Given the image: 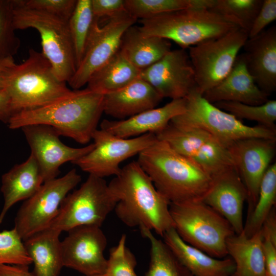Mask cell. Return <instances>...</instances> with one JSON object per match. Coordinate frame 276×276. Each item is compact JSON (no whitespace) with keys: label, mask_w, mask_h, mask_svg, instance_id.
I'll use <instances>...</instances> for the list:
<instances>
[{"label":"cell","mask_w":276,"mask_h":276,"mask_svg":"<svg viewBox=\"0 0 276 276\" xmlns=\"http://www.w3.org/2000/svg\"><path fill=\"white\" fill-rule=\"evenodd\" d=\"M108 185L117 200L115 213L126 225L153 231L162 237L174 228L170 202L137 161L121 168Z\"/></svg>","instance_id":"cell-1"},{"label":"cell","mask_w":276,"mask_h":276,"mask_svg":"<svg viewBox=\"0 0 276 276\" xmlns=\"http://www.w3.org/2000/svg\"><path fill=\"white\" fill-rule=\"evenodd\" d=\"M103 97L87 87L73 90L49 104L15 113L7 125L10 129L33 124L49 125L60 136L86 144L92 140L103 113Z\"/></svg>","instance_id":"cell-2"},{"label":"cell","mask_w":276,"mask_h":276,"mask_svg":"<svg viewBox=\"0 0 276 276\" xmlns=\"http://www.w3.org/2000/svg\"><path fill=\"white\" fill-rule=\"evenodd\" d=\"M138 155L137 162L170 203L202 200L212 185L209 174L163 141Z\"/></svg>","instance_id":"cell-3"},{"label":"cell","mask_w":276,"mask_h":276,"mask_svg":"<svg viewBox=\"0 0 276 276\" xmlns=\"http://www.w3.org/2000/svg\"><path fill=\"white\" fill-rule=\"evenodd\" d=\"M4 89L9 97L13 114L47 105L72 91L66 82L58 78L44 55L33 49L29 50L26 60L15 64Z\"/></svg>","instance_id":"cell-4"},{"label":"cell","mask_w":276,"mask_h":276,"mask_svg":"<svg viewBox=\"0 0 276 276\" xmlns=\"http://www.w3.org/2000/svg\"><path fill=\"white\" fill-rule=\"evenodd\" d=\"M176 232L187 244L217 259L226 257L227 240L235 234L227 220L202 200L171 203Z\"/></svg>","instance_id":"cell-5"},{"label":"cell","mask_w":276,"mask_h":276,"mask_svg":"<svg viewBox=\"0 0 276 276\" xmlns=\"http://www.w3.org/2000/svg\"><path fill=\"white\" fill-rule=\"evenodd\" d=\"M138 27L147 36L172 40L185 49L222 36L239 28L207 9H187L140 20Z\"/></svg>","instance_id":"cell-6"},{"label":"cell","mask_w":276,"mask_h":276,"mask_svg":"<svg viewBox=\"0 0 276 276\" xmlns=\"http://www.w3.org/2000/svg\"><path fill=\"white\" fill-rule=\"evenodd\" d=\"M185 112L170 123L178 127H196L208 132L226 146L249 138L276 140V129L259 125L249 126L209 102L197 87L185 98Z\"/></svg>","instance_id":"cell-7"},{"label":"cell","mask_w":276,"mask_h":276,"mask_svg":"<svg viewBox=\"0 0 276 276\" xmlns=\"http://www.w3.org/2000/svg\"><path fill=\"white\" fill-rule=\"evenodd\" d=\"M16 30L32 28L39 34L41 53L50 61L58 78L66 83L76 70V63L68 21L28 9L12 0Z\"/></svg>","instance_id":"cell-8"},{"label":"cell","mask_w":276,"mask_h":276,"mask_svg":"<svg viewBox=\"0 0 276 276\" xmlns=\"http://www.w3.org/2000/svg\"><path fill=\"white\" fill-rule=\"evenodd\" d=\"M116 203L105 180L89 175L79 188L64 198L49 227L62 233L81 225L101 227Z\"/></svg>","instance_id":"cell-9"},{"label":"cell","mask_w":276,"mask_h":276,"mask_svg":"<svg viewBox=\"0 0 276 276\" xmlns=\"http://www.w3.org/2000/svg\"><path fill=\"white\" fill-rule=\"evenodd\" d=\"M248 39V33L237 28L222 36L189 48L197 88L202 95L227 75Z\"/></svg>","instance_id":"cell-10"},{"label":"cell","mask_w":276,"mask_h":276,"mask_svg":"<svg viewBox=\"0 0 276 276\" xmlns=\"http://www.w3.org/2000/svg\"><path fill=\"white\" fill-rule=\"evenodd\" d=\"M155 135L198 165L212 178L235 168L227 146L205 130L178 127L169 123Z\"/></svg>","instance_id":"cell-11"},{"label":"cell","mask_w":276,"mask_h":276,"mask_svg":"<svg viewBox=\"0 0 276 276\" xmlns=\"http://www.w3.org/2000/svg\"><path fill=\"white\" fill-rule=\"evenodd\" d=\"M81 180V175L72 169L61 177L44 182L25 200L16 214L14 227L23 241L49 227L64 198Z\"/></svg>","instance_id":"cell-12"},{"label":"cell","mask_w":276,"mask_h":276,"mask_svg":"<svg viewBox=\"0 0 276 276\" xmlns=\"http://www.w3.org/2000/svg\"><path fill=\"white\" fill-rule=\"evenodd\" d=\"M94 147L88 153L72 163L89 175L103 178L117 175L124 160L150 147L157 140L155 134L148 133L129 139L117 137L101 129L92 136Z\"/></svg>","instance_id":"cell-13"},{"label":"cell","mask_w":276,"mask_h":276,"mask_svg":"<svg viewBox=\"0 0 276 276\" xmlns=\"http://www.w3.org/2000/svg\"><path fill=\"white\" fill-rule=\"evenodd\" d=\"M137 20L126 10L102 27L95 18L82 60L67 82L72 88L80 89L86 84L91 75L119 51L124 32Z\"/></svg>","instance_id":"cell-14"},{"label":"cell","mask_w":276,"mask_h":276,"mask_svg":"<svg viewBox=\"0 0 276 276\" xmlns=\"http://www.w3.org/2000/svg\"><path fill=\"white\" fill-rule=\"evenodd\" d=\"M275 142L276 140L249 138L234 142L227 147L247 192V217L257 202L261 181L275 154Z\"/></svg>","instance_id":"cell-15"},{"label":"cell","mask_w":276,"mask_h":276,"mask_svg":"<svg viewBox=\"0 0 276 276\" xmlns=\"http://www.w3.org/2000/svg\"><path fill=\"white\" fill-rule=\"evenodd\" d=\"M67 232L61 241L63 267L84 275L105 273L107 259L104 252L107 241L101 227L81 225Z\"/></svg>","instance_id":"cell-16"},{"label":"cell","mask_w":276,"mask_h":276,"mask_svg":"<svg viewBox=\"0 0 276 276\" xmlns=\"http://www.w3.org/2000/svg\"><path fill=\"white\" fill-rule=\"evenodd\" d=\"M41 170L44 182L57 178L64 164L73 163L90 152L93 143L80 148L63 144L59 134L51 126L33 124L21 128Z\"/></svg>","instance_id":"cell-17"},{"label":"cell","mask_w":276,"mask_h":276,"mask_svg":"<svg viewBox=\"0 0 276 276\" xmlns=\"http://www.w3.org/2000/svg\"><path fill=\"white\" fill-rule=\"evenodd\" d=\"M140 78L162 97L186 98L197 87L195 73L185 49L171 50L159 60L141 71Z\"/></svg>","instance_id":"cell-18"},{"label":"cell","mask_w":276,"mask_h":276,"mask_svg":"<svg viewBox=\"0 0 276 276\" xmlns=\"http://www.w3.org/2000/svg\"><path fill=\"white\" fill-rule=\"evenodd\" d=\"M212 185L202 201L219 213L236 234L243 231V209L247 200L245 187L235 168L212 178Z\"/></svg>","instance_id":"cell-19"},{"label":"cell","mask_w":276,"mask_h":276,"mask_svg":"<svg viewBox=\"0 0 276 276\" xmlns=\"http://www.w3.org/2000/svg\"><path fill=\"white\" fill-rule=\"evenodd\" d=\"M243 48L249 73L259 88L269 96L276 90V27L248 38Z\"/></svg>","instance_id":"cell-20"},{"label":"cell","mask_w":276,"mask_h":276,"mask_svg":"<svg viewBox=\"0 0 276 276\" xmlns=\"http://www.w3.org/2000/svg\"><path fill=\"white\" fill-rule=\"evenodd\" d=\"M186 99L172 100L164 106L149 109L121 120H103L100 129L123 139L155 134L163 130L174 117L186 110Z\"/></svg>","instance_id":"cell-21"},{"label":"cell","mask_w":276,"mask_h":276,"mask_svg":"<svg viewBox=\"0 0 276 276\" xmlns=\"http://www.w3.org/2000/svg\"><path fill=\"white\" fill-rule=\"evenodd\" d=\"M209 102H240L260 105L266 102L268 95L261 90L249 73L243 54H238L227 75L217 85L203 94Z\"/></svg>","instance_id":"cell-22"},{"label":"cell","mask_w":276,"mask_h":276,"mask_svg":"<svg viewBox=\"0 0 276 276\" xmlns=\"http://www.w3.org/2000/svg\"><path fill=\"white\" fill-rule=\"evenodd\" d=\"M162 97L140 77L124 87L104 95L103 112L119 120L155 108Z\"/></svg>","instance_id":"cell-23"},{"label":"cell","mask_w":276,"mask_h":276,"mask_svg":"<svg viewBox=\"0 0 276 276\" xmlns=\"http://www.w3.org/2000/svg\"><path fill=\"white\" fill-rule=\"evenodd\" d=\"M163 241L193 276H232L235 265L231 258H213L187 244L174 228L163 236Z\"/></svg>","instance_id":"cell-24"},{"label":"cell","mask_w":276,"mask_h":276,"mask_svg":"<svg viewBox=\"0 0 276 276\" xmlns=\"http://www.w3.org/2000/svg\"><path fill=\"white\" fill-rule=\"evenodd\" d=\"M43 182L40 168L31 154L26 161L5 173L1 178V191L4 201L0 213V224L13 205L30 198Z\"/></svg>","instance_id":"cell-25"},{"label":"cell","mask_w":276,"mask_h":276,"mask_svg":"<svg viewBox=\"0 0 276 276\" xmlns=\"http://www.w3.org/2000/svg\"><path fill=\"white\" fill-rule=\"evenodd\" d=\"M61 232L51 227L38 232L23 241L34 265L35 276H59L63 267Z\"/></svg>","instance_id":"cell-26"},{"label":"cell","mask_w":276,"mask_h":276,"mask_svg":"<svg viewBox=\"0 0 276 276\" xmlns=\"http://www.w3.org/2000/svg\"><path fill=\"white\" fill-rule=\"evenodd\" d=\"M170 40L143 34L138 27H129L124 33L119 51L140 71L153 64L171 50Z\"/></svg>","instance_id":"cell-27"},{"label":"cell","mask_w":276,"mask_h":276,"mask_svg":"<svg viewBox=\"0 0 276 276\" xmlns=\"http://www.w3.org/2000/svg\"><path fill=\"white\" fill-rule=\"evenodd\" d=\"M261 229L250 237L243 232L226 241V249L235 265L232 276H266Z\"/></svg>","instance_id":"cell-28"},{"label":"cell","mask_w":276,"mask_h":276,"mask_svg":"<svg viewBox=\"0 0 276 276\" xmlns=\"http://www.w3.org/2000/svg\"><path fill=\"white\" fill-rule=\"evenodd\" d=\"M140 72L119 50L108 61L91 75L87 83V87L104 95L129 84L140 77Z\"/></svg>","instance_id":"cell-29"},{"label":"cell","mask_w":276,"mask_h":276,"mask_svg":"<svg viewBox=\"0 0 276 276\" xmlns=\"http://www.w3.org/2000/svg\"><path fill=\"white\" fill-rule=\"evenodd\" d=\"M150 244L149 268L145 276H193L165 243L154 236L151 231L140 229Z\"/></svg>","instance_id":"cell-30"},{"label":"cell","mask_w":276,"mask_h":276,"mask_svg":"<svg viewBox=\"0 0 276 276\" xmlns=\"http://www.w3.org/2000/svg\"><path fill=\"white\" fill-rule=\"evenodd\" d=\"M276 202V163L271 164L261 181L256 204L246 218L243 233L247 237L259 232Z\"/></svg>","instance_id":"cell-31"},{"label":"cell","mask_w":276,"mask_h":276,"mask_svg":"<svg viewBox=\"0 0 276 276\" xmlns=\"http://www.w3.org/2000/svg\"><path fill=\"white\" fill-rule=\"evenodd\" d=\"M215 0H124L125 10L136 19L187 9H210Z\"/></svg>","instance_id":"cell-32"},{"label":"cell","mask_w":276,"mask_h":276,"mask_svg":"<svg viewBox=\"0 0 276 276\" xmlns=\"http://www.w3.org/2000/svg\"><path fill=\"white\" fill-rule=\"evenodd\" d=\"M95 19L91 0H77L68 21L77 68L83 57Z\"/></svg>","instance_id":"cell-33"},{"label":"cell","mask_w":276,"mask_h":276,"mask_svg":"<svg viewBox=\"0 0 276 276\" xmlns=\"http://www.w3.org/2000/svg\"><path fill=\"white\" fill-rule=\"evenodd\" d=\"M263 0H215L209 9L248 33Z\"/></svg>","instance_id":"cell-34"},{"label":"cell","mask_w":276,"mask_h":276,"mask_svg":"<svg viewBox=\"0 0 276 276\" xmlns=\"http://www.w3.org/2000/svg\"><path fill=\"white\" fill-rule=\"evenodd\" d=\"M214 104L240 120L246 119L258 122L260 125L275 129L276 101L274 100H268L260 105H251L232 101H221Z\"/></svg>","instance_id":"cell-35"},{"label":"cell","mask_w":276,"mask_h":276,"mask_svg":"<svg viewBox=\"0 0 276 276\" xmlns=\"http://www.w3.org/2000/svg\"><path fill=\"white\" fill-rule=\"evenodd\" d=\"M12 0H0V59L13 58L20 41L16 35Z\"/></svg>","instance_id":"cell-36"},{"label":"cell","mask_w":276,"mask_h":276,"mask_svg":"<svg viewBox=\"0 0 276 276\" xmlns=\"http://www.w3.org/2000/svg\"><path fill=\"white\" fill-rule=\"evenodd\" d=\"M32 264L27 254L24 242L16 229L4 230L0 232V265Z\"/></svg>","instance_id":"cell-37"},{"label":"cell","mask_w":276,"mask_h":276,"mask_svg":"<svg viewBox=\"0 0 276 276\" xmlns=\"http://www.w3.org/2000/svg\"><path fill=\"white\" fill-rule=\"evenodd\" d=\"M126 235H122L117 245L110 250L105 274L106 276H137L136 260L126 246Z\"/></svg>","instance_id":"cell-38"},{"label":"cell","mask_w":276,"mask_h":276,"mask_svg":"<svg viewBox=\"0 0 276 276\" xmlns=\"http://www.w3.org/2000/svg\"><path fill=\"white\" fill-rule=\"evenodd\" d=\"M77 0H18L28 9L42 12L68 21Z\"/></svg>","instance_id":"cell-39"},{"label":"cell","mask_w":276,"mask_h":276,"mask_svg":"<svg viewBox=\"0 0 276 276\" xmlns=\"http://www.w3.org/2000/svg\"><path fill=\"white\" fill-rule=\"evenodd\" d=\"M276 19V0H263L262 6L257 15L248 35L253 38Z\"/></svg>","instance_id":"cell-40"},{"label":"cell","mask_w":276,"mask_h":276,"mask_svg":"<svg viewBox=\"0 0 276 276\" xmlns=\"http://www.w3.org/2000/svg\"><path fill=\"white\" fill-rule=\"evenodd\" d=\"M95 18L113 17L125 11L123 0H91Z\"/></svg>","instance_id":"cell-41"},{"label":"cell","mask_w":276,"mask_h":276,"mask_svg":"<svg viewBox=\"0 0 276 276\" xmlns=\"http://www.w3.org/2000/svg\"><path fill=\"white\" fill-rule=\"evenodd\" d=\"M262 250L266 276H276V243L263 238Z\"/></svg>","instance_id":"cell-42"},{"label":"cell","mask_w":276,"mask_h":276,"mask_svg":"<svg viewBox=\"0 0 276 276\" xmlns=\"http://www.w3.org/2000/svg\"><path fill=\"white\" fill-rule=\"evenodd\" d=\"M0 276H35L29 270V266L22 265H1Z\"/></svg>","instance_id":"cell-43"},{"label":"cell","mask_w":276,"mask_h":276,"mask_svg":"<svg viewBox=\"0 0 276 276\" xmlns=\"http://www.w3.org/2000/svg\"><path fill=\"white\" fill-rule=\"evenodd\" d=\"M13 115L9 97L4 88L0 89V121L8 124Z\"/></svg>","instance_id":"cell-44"},{"label":"cell","mask_w":276,"mask_h":276,"mask_svg":"<svg viewBox=\"0 0 276 276\" xmlns=\"http://www.w3.org/2000/svg\"><path fill=\"white\" fill-rule=\"evenodd\" d=\"M15 64L13 58L0 59V89L4 88L7 79Z\"/></svg>","instance_id":"cell-45"},{"label":"cell","mask_w":276,"mask_h":276,"mask_svg":"<svg viewBox=\"0 0 276 276\" xmlns=\"http://www.w3.org/2000/svg\"><path fill=\"white\" fill-rule=\"evenodd\" d=\"M84 276H106L105 273L103 274H95V275H84Z\"/></svg>","instance_id":"cell-46"}]
</instances>
